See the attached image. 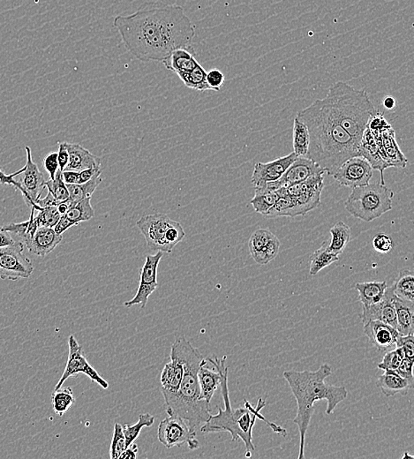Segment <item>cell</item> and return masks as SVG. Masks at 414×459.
I'll use <instances>...</instances> for the list:
<instances>
[{"label": "cell", "mask_w": 414, "mask_h": 459, "mask_svg": "<svg viewBox=\"0 0 414 459\" xmlns=\"http://www.w3.org/2000/svg\"><path fill=\"white\" fill-rule=\"evenodd\" d=\"M113 26L125 47L141 62H163L173 51L192 47L196 25L182 6L147 2L130 15L116 16Z\"/></svg>", "instance_id": "obj_1"}, {"label": "cell", "mask_w": 414, "mask_h": 459, "mask_svg": "<svg viewBox=\"0 0 414 459\" xmlns=\"http://www.w3.org/2000/svg\"><path fill=\"white\" fill-rule=\"evenodd\" d=\"M296 117L309 129L307 157L318 164L329 176L334 175L349 158L361 157L360 142L336 121L325 100H316Z\"/></svg>", "instance_id": "obj_2"}, {"label": "cell", "mask_w": 414, "mask_h": 459, "mask_svg": "<svg viewBox=\"0 0 414 459\" xmlns=\"http://www.w3.org/2000/svg\"><path fill=\"white\" fill-rule=\"evenodd\" d=\"M171 348L180 355L184 365V374L176 391L162 390L166 413L183 419L193 431L200 428L210 416V405L200 399L198 372L208 361L184 337L176 338Z\"/></svg>", "instance_id": "obj_3"}, {"label": "cell", "mask_w": 414, "mask_h": 459, "mask_svg": "<svg viewBox=\"0 0 414 459\" xmlns=\"http://www.w3.org/2000/svg\"><path fill=\"white\" fill-rule=\"evenodd\" d=\"M332 374L331 367L323 364L316 371L296 370L284 371L283 376L291 388L297 401V415L293 422L300 431V451L297 458H305L306 435L315 413V403L320 400L327 401L326 413L329 415L336 406L346 399L348 390L345 387L329 386L325 383L327 377Z\"/></svg>", "instance_id": "obj_4"}, {"label": "cell", "mask_w": 414, "mask_h": 459, "mask_svg": "<svg viewBox=\"0 0 414 459\" xmlns=\"http://www.w3.org/2000/svg\"><path fill=\"white\" fill-rule=\"evenodd\" d=\"M226 358L227 357L224 356L220 360L222 374L220 387H221V393L223 399H224L225 409L218 407V415H210L209 419L200 426V429L205 434L228 432L231 434L232 440L234 442L241 439L245 445V457L250 458L252 452L255 449L253 444V429L257 419L266 422L267 425L275 433L284 436V438L287 435V431L282 426L268 422L261 415V409L266 406V402L263 399H259L257 407H255V408L247 399H245L243 407L232 409L229 397L228 367L225 365Z\"/></svg>", "instance_id": "obj_5"}, {"label": "cell", "mask_w": 414, "mask_h": 459, "mask_svg": "<svg viewBox=\"0 0 414 459\" xmlns=\"http://www.w3.org/2000/svg\"><path fill=\"white\" fill-rule=\"evenodd\" d=\"M323 100L336 121L361 144L370 119L377 112L368 93L338 82L329 88Z\"/></svg>", "instance_id": "obj_6"}, {"label": "cell", "mask_w": 414, "mask_h": 459, "mask_svg": "<svg viewBox=\"0 0 414 459\" xmlns=\"http://www.w3.org/2000/svg\"><path fill=\"white\" fill-rule=\"evenodd\" d=\"M394 192L380 182L352 189L345 203V209L355 218L372 222L393 209Z\"/></svg>", "instance_id": "obj_7"}, {"label": "cell", "mask_w": 414, "mask_h": 459, "mask_svg": "<svg viewBox=\"0 0 414 459\" xmlns=\"http://www.w3.org/2000/svg\"><path fill=\"white\" fill-rule=\"evenodd\" d=\"M21 241L8 247L0 248V279L17 281L28 279L34 272V265L24 253Z\"/></svg>", "instance_id": "obj_8"}, {"label": "cell", "mask_w": 414, "mask_h": 459, "mask_svg": "<svg viewBox=\"0 0 414 459\" xmlns=\"http://www.w3.org/2000/svg\"><path fill=\"white\" fill-rule=\"evenodd\" d=\"M157 438L167 449L180 447L186 444L191 451L200 448L196 432L178 416H169L162 420L157 428Z\"/></svg>", "instance_id": "obj_9"}, {"label": "cell", "mask_w": 414, "mask_h": 459, "mask_svg": "<svg viewBox=\"0 0 414 459\" xmlns=\"http://www.w3.org/2000/svg\"><path fill=\"white\" fill-rule=\"evenodd\" d=\"M69 354L67 362L66 368L63 372L59 381L55 386L54 390L60 389L64 381L70 377H76L79 374H85L93 383H98L103 390L108 389L109 383L100 376L98 372L87 361L84 355L83 348L74 335H71L69 339Z\"/></svg>", "instance_id": "obj_10"}, {"label": "cell", "mask_w": 414, "mask_h": 459, "mask_svg": "<svg viewBox=\"0 0 414 459\" xmlns=\"http://www.w3.org/2000/svg\"><path fill=\"white\" fill-rule=\"evenodd\" d=\"M176 221L166 214H154L142 216L137 222V226L146 240L148 247L152 250L171 254L166 244V236L168 229Z\"/></svg>", "instance_id": "obj_11"}, {"label": "cell", "mask_w": 414, "mask_h": 459, "mask_svg": "<svg viewBox=\"0 0 414 459\" xmlns=\"http://www.w3.org/2000/svg\"><path fill=\"white\" fill-rule=\"evenodd\" d=\"M322 169L315 162L306 157H297L295 161L288 168L286 173L279 180L265 184L263 187H255V192L260 191H275L282 187H288L302 182L309 177L317 174H325Z\"/></svg>", "instance_id": "obj_12"}, {"label": "cell", "mask_w": 414, "mask_h": 459, "mask_svg": "<svg viewBox=\"0 0 414 459\" xmlns=\"http://www.w3.org/2000/svg\"><path fill=\"white\" fill-rule=\"evenodd\" d=\"M25 150L27 153V162H26V166L22 168L21 173L17 175L19 180H15L20 185L19 190L21 191L26 205L32 208L41 198L46 180L44 179V174L38 169L37 164L34 163L32 159L31 148L26 146Z\"/></svg>", "instance_id": "obj_13"}, {"label": "cell", "mask_w": 414, "mask_h": 459, "mask_svg": "<svg viewBox=\"0 0 414 459\" xmlns=\"http://www.w3.org/2000/svg\"><path fill=\"white\" fill-rule=\"evenodd\" d=\"M164 253L157 251L154 255L148 254L141 270L140 284L134 298L124 303L126 308L141 305V309L146 306L148 298L157 289V269Z\"/></svg>", "instance_id": "obj_14"}, {"label": "cell", "mask_w": 414, "mask_h": 459, "mask_svg": "<svg viewBox=\"0 0 414 459\" xmlns=\"http://www.w3.org/2000/svg\"><path fill=\"white\" fill-rule=\"evenodd\" d=\"M339 185L350 187L367 186L373 177V168L362 157L349 158L332 176Z\"/></svg>", "instance_id": "obj_15"}, {"label": "cell", "mask_w": 414, "mask_h": 459, "mask_svg": "<svg viewBox=\"0 0 414 459\" xmlns=\"http://www.w3.org/2000/svg\"><path fill=\"white\" fill-rule=\"evenodd\" d=\"M296 158V155L293 152L288 156L277 158L268 163L255 164L251 177L252 183L255 187H258L279 180Z\"/></svg>", "instance_id": "obj_16"}, {"label": "cell", "mask_w": 414, "mask_h": 459, "mask_svg": "<svg viewBox=\"0 0 414 459\" xmlns=\"http://www.w3.org/2000/svg\"><path fill=\"white\" fill-rule=\"evenodd\" d=\"M363 324L364 334L378 350L386 352L396 348L400 336L397 329L377 320H370Z\"/></svg>", "instance_id": "obj_17"}, {"label": "cell", "mask_w": 414, "mask_h": 459, "mask_svg": "<svg viewBox=\"0 0 414 459\" xmlns=\"http://www.w3.org/2000/svg\"><path fill=\"white\" fill-rule=\"evenodd\" d=\"M394 290L393 286L385 291L384 296L379 302L374 304L370 308L363 309L361 315L362 322L365 323L370 320H377L387 323L393 328L397 329V315L394 306Z\"/></svg>", "instance_id": "obj_18"}, {"label": "cell", "mask_w": 414, "mask_h": 459, "mask_svg": "<svg viewBox=\"0 0 414 459\" xmlns=\"http://www.w3.org/2000/svg\"><path fill=\"white\" fill-rule=\"evenodd\" d=\"M207 361L213 365V368L207 367V363L200 367L198 372L200 399L210 405L212 397L221 383L222 374L220 360L218 357L209 358Z\"/></svg>", "instance_id": "obj_19"}, {"label": "cell", "mask_w": 414, "mask_h": 459, "mask_svg": "<svg viewBox=\"0 0 414 459\" xmlns=\"http://www.w3.org/2000/svg\"><path fill=\"white\" fill-rule=\"evenodd\" d=\"M62 235L56 234L53 228L40 226L32 240L26 245L31 254L44 257L53 252L62 241Z\"/></svg>", "instance_id": "obj_20"}, {"label": "cell", "mask_w": 414, "mask_h": 459, "mask_svg": "<svg viewBox=\"0 0 414 459\" xmlns=\"http://www.w3.org/2000/svg\"><path fill=\"white\" fill-rule=\"evenodd\" d=\"M67 148L69 151V161L64 171H82L89 168L101 166V159L94 156L92 153L77 144L67 142Z\"/></svg>", "instance_id": "obj_21"}, {"label": "cell", "mask_w": 414, "mask_h": 459, "mask_svg": "<svg viewBox=\"0 0 414 459\" xmlns=\"http://www.w3.org/2000/svg\"><path fill=\"white\" fill-rule=\"evenodd\" d=\"M184 374L183 361L178 352L171 348V361L161 374V390L176 391L179 389Z\"/></svg>", "instance_id": "obj_22"}, {"label": "cell", "mask_w": 414, "mask_h": 459, "mask_svg": "<svg viewBox=\"0 0 414 459\" xmlns=\"http://www.w3.org/2000/svg\"><path fill=\"white\" fill-rule=\"evenodd\" d=\"M361 157H364L370 163L373 170H377L381 173V184L384 185L383 171L389 168L386 162L380 156L377 145L375 144L373 132L370 128L365 129L361 141Z\"/></svg>", "instance_id": "obj_23"}, {"label": "cell", "mask_w": 414, "mask_h": 459, "mask_svg": "<svg viewBox=\"0 0 414 459\" xmlns=\"http://www.w3.org/2000/svg\"><path fill=\"white\" fill-rule=\"evenodd\" d=\"M196 57L193 47L180 48L173 51L162 63L166 69L174 73L189 72L200 64Z\"/></svg>", "instance_id": "obj_24"}, {"label": "cell", "mask_w": 414, "mask_h": 459, "mask_svg": "<svg viewBox=\"0 0 414 459\" xmlns=\"http://www.w3.org/2000/svg\"><path fill=\"white\" fill-rule=\"evenodd\" d=\"M323 187L307 191L302 195L292 197L293 206L284 212V216L296 218V216L306 215L321 205V196Z\"/></svg>", "instance_id": "obj_25"}, {"label": "cell", "mask_w": 414, "mask_h": 459, "mask_svg": "<svg viewBox=\"0 0 414 459\" xmlns=\"http://www.w3.org/2000/svg\"><path fill=\"white\" fill-rule=\"evenodd\" d=\"M397 315V331L401 336L413 335L414 302L394 296Z\"/></svg>", "instance_id": "obj_26"}, {"label": "cell", "mask_w": 414, "mask_h": 459, "mask_svg": "<svg viewBox=\"0 0 414 459\" xmlns=\"http://www.w3.org/2000/svg\"><path fill=\"white\" fill-rule=\"evenodd\" d=\"M377 386L383 395L390 397L400 394L406 396L413 386L409 381L401 377L397 372L387 370L378 377Z\"/></svg>", "instance_id": "obj_27"}, {"label": "cell", "mask_w": 414, "mask_h": 459, "mask_svg": "<svg viewBox=\"0 0 414 459\" xmlns=\"http://www.w3.org/2000/svg\"><path fill=\"white\" fill-rule=\"evenodd\" d=\"M381 141L384 147L385 153L387 156V163L390 167L404 168L406 167L408 160L404 157L401 151L399 144L396 141V135L393 127L381 131Z\"/></svg>", "instance_id": "obj_28"}, {"label": "cell", "mask_w": 414, "mask_h": 459, "mask_svg": "<svg viewBox=\"0 0 414 459\" xmlns=\"http://www.w3.org/2000/svg\"><path fill=\"white\" fill-rule=\"evenodd\" d=\"M386 281H372V282L357 283L354 288L358 291L359 300L363 309L370 308L374 304L379 302L387 289Z\"/></svg>", "instance_id": "obj_29"}, {"label": "cell", "mask_w": 414, "mask_h": 459, "mask_svg": "<svg viewBox=\"0 0 414 459\" xmlns=\"http://www.w3.org/2000/svg\"><path fill=\"white\" fill-rule=\"evenodd\" d=\"M329 232L331 234V241L327 244V250L339 257L351 240L350 226L345 224L344 222H338L329 230Z\"/></svg>", "instance_id": "obj_30"}, {"label": "cell", "mask_w": 414, "mask_h": 459, "mask_svg": "<svg viewBox=\"0 0 414 459\" xmlns=\"http://www.w3.org/2000/svg\"><path fill=\"white\" fill-rule=\"evenodd\" d=\"M177 74L187 88L195 89L200 92L212 90L209 84L207 83L206 70L203 69L200 64L192 71H189V72H180L177 73Z\"/></svg>", "instance_id": "obj_31"}, {"label": "cell", "mask_w": 414, "mask_h": 459, "mask_svg": "<svg viewBox=\"0 0 414 459\" xmlns=\"http://www.w3.org/2000/svg\"><path fill=\"white\" fill-rule=\"evenodd\" d=\"M394 293L401 299L414 302V274L413 270L404 269L393 284Z\"/></svg>", "instance_id": "obj_32"}, {"label": "cell", "mask_w": 414, "mask_h": 459, "mask_svg": "<svg viewBox=\"0 0 414 459\" xmlns=\"http://www.w3.org/2000/svg\"><path fill=\"white\" fill-rule=\"evenodd\" d=\"M327 244L328 243L325 242L318 250L313 252L311 258H310V276H316L320 271L339 260L338 255L332 254L327 250Z\"/></svg>", "instance_id": "obj_33"}, {"label": "cell", "mask_w": 414, "mask_h": 459, "mask_svg": "<svg viewBox=\"0 0 414 459\" xmlns=\"http://www.w3.org/2000/svg\"><path fill=\"white\" fill-rule=\"evenodd\" d=\"M293 152L297 157H306L309 146V132L307 125L297 117L293 123Z\"/></svg>", "instance_id": "obj_34"}, {"label": "cell", "mask_w": 414, "mask_h": 459, "mask_svg": "<svg viewBox=\"0 0 414 459\" xmlns=\"http://www.w3.org/2000/svg\"><path fill=\"white\" fill-rule=\"evenodd\" d=\"M102 181L101 175H98L94 177L92 180H90L86 183L74 184V185L66 184L69 192V199L74 203H76L80 202V200L92 197L94 192L98 189L100 184L102 183Z\"/></svg>", "instance_id": "obj_35"}, {"label": "cell", "mask_w": 414, "mask_h": 459, "mask_svg": "<svg viewBox=\"0 0 414 459\" xmlns=\"http://www.w3.org/2000/svg\"><path fill=\"white\" fill-rule=\"evenodd\" d=\"M90 200H92V197L74 203L72 208L64 216L76 225H78L82 222L89 221L95 216V211H94Z\"/></svg>", "instance_id": "obj_36"}, {"label": "cell", "mask_w": 414, "mask_h": 459, "mask_svg": "<svg viewBox=\"0 0 414 459\" xmlns=\"http://www.w3.org/2000/svg\"><path fill=\"white\" fill-rule=\"evenodd\" d=\"M54 413L62 417L76 403L73 390L70 387L54 390L51 395Z\"/></svg>", "instance_id": "obj_37"}, {"label": "cell", "mask_w": 414, "mask_h": 459, "mask_svg": "<svg viewBox=\"0 0 414 459\" xmlns=\"http://www.w3.org/2000/svg\"><path fill=\"white\" fill-rule=\"evenodd\" d=\"M154 422L155 417L153 415H150V413H144V415H139L138 422L135 424L122 426L126 438V446L128 447V446L134 444L135 440L140 435L141 429L146 428V426H151L154 424Z\"/></svg>", "instance_id": "obj_38"}, {"label": "cell", "mask_w": 414, "mask_h": 459, "mask_svg": "<svg viewBox=\"0 0 414 459\" xmlns=\"http://www.w3.org/2000/svg\"><path fill=\"white\" fill-rule=\"evenodd\" d=\"M255 193L254 198L250 200V203L253 206L255 211L263 216L266 214L268 209L280 198L277 190L260 191V192Z\"/></svg>", "instance_id": "obj_39"}, {"label": "cell", "mask_w": 414, "mask_h": 459, "mask_svg": "<svg viewBox=\"0 0 414 459\" xmlns=\"http://www.w3.org/2000/svg\"><path fill=\"white\" fill-rule=\"evenodd\" d=\"M323 180H325L323 174H317V175L309 177V179L302 181V182L286 187V192L288 196L296 197L302 195L307 191L325 187V181Z\"/></svg>", "instance_id": "obj_40"}, {"label": "cell", "mask_w": 414, "mask_h": 459, "mask_svg": "<svg viewBox=\"0 0 414 459\" xmlns=\"http://www.w3.org/2000/svg\"><path fill=\"white\" fill-rule=\"evenodd\" d=\"M280 245V241L278 240L276 236L273 235L270 240L268 241V243L265 245L263 250L252 254L251 257L258 264H268L277 257L278 252H279Z\"/></svg>", "instance_id": "obj_41"}, {"label": "cell", "mask_w": 414, "mask_h": 459, "mask_svg": "<svg viewBox=\"0 0 414 459\" xmlns=\"http://www.w3.org/2000/svg\"><path fill=\"white\" fill-rule=\"evenodd\" d=\"M45 187H47L48 192L51 193L58 205L69 198V189L63 181L62 171L60 170L53 180H50L45 182Z\"/></svg>", "instance_id": "obj_42"}, {"label": "cell", "mask_w": 414, "mask_h": 459, "mask_svg": "<svg viewBox=\"0 0 414 459\" xmlns=\"http://www.w3.org/2000/svg\"><path fill=\"white\" fill-rule=\"evenodd\" d=\"M38 214L35 216L37 220L38 226H44V227L53 228L57 223L60 219V213L58 210L57 206H48L44 208H40Z\"/></svg>", "instance_id": "obj_43"}, {"label": "cell", "mask_w": 414, "mask_h": 459, "mask_svg": "<svg viewBox=\"0 0 414 459\" xmlns=\"http://www.w3.org/2000/svg\"><path fill=\"white\" fill-rule=\"evenodd\" d=\"M126 448H127V446H126V438L122 426L119 423H116L114 431H113L111 448H110L111 458L119 459Z\"/></svg>", "instance_id": "obj_44"}, {"label": "cell", "mask_w": 414, "mask_h": 459, "mask_svg": "<svg viewBox=\"0 0 414 459\" xmlns=\"http://www.w3.org/2000/svg\"><path fill=\"white\" fill-rule=\"evenodd\" d=\"M404 358V352L400 348L396 347L393 350L386 352L384 354L383 361L377 365L378 368L381 370L395 371L399 367L401 361Z\"/></svg>", "instance_id": "obj_45"}, {"label": "cell", "mask_w": 414, "mask_h": 459, "mask_svg": "<svg viewBox=\"0 0 414 459\" xmlns=\"http://www.w3.org/2000/svg\"><path fill=\"white\" fill-rule=\"evenodd\" d=\"M273 235V232L267 229L257 230L249 240V251H250L251 255L263 250Z\"/></svg>", "instance_id": "obj_46"}, {"label": "cell", "mask_w": 414, "mask_h": 459, "mask_svg": "<svg viewBox=\"0 0 414 459\" xmlns=\"http://www.w3.org/2000/svg\"><path fill=\"white\" fill-rule=\"evenodd\" d=\"M292 206V197H281V198L278 199L277 202L268 209V211L264 215V216L268 218H279V216H284V212Z\"/></svg>", "instance_id": "obj_47"}, {"label": "cell", "mask_w": 414, "mask_h": 459, "mask_svg": "<svg viewBox=\"0 0 414 459\" xmlns=\"http://www.w3.org/2000/svg\"><path fill=\"white\" fill-rule=\"evenodd\" d=\"M372 245L377 253L386 254L393 250L394 243L389 235L378 234L372 240Z\"/></svg>", "instance_id": "obj_48"}, {"label": "cell", "mask_w": 414, "mask_h": 459, "mask_svg": "<svg viewBox=\"0 0 414 459\" xmlns=\"http://www.w3.org/2000/svg\"><path fill=\"white\" fill-rule=\"evenodd\" d=\"M206 80L207 83L209 84L210 89L213 92H220V89L224 86L225 77L221 71L212 69L209 73H207Z\"/></svg>", "instance_id": "obj_49"}, {"label": "cell", "mask_w": 414, "mask_h": 459, "mask_svg": "<svg viewBox=\"0 0 414 459\" xmlns=\"http://www.w3.org/2000/svg\"><path fill=\"white\" fill-rule=\"evenodd\" d=\"M396 347L403 351L404 357L414 358L413 335L399 336L396 343Z\"/></svg>", "instance_id": "obj_50"}, {"label": "cell", "mask_w": 414, "mask_h": 459, "mask_svg": "<svg viewBox=\"0 0 414 459\" xmlns=\"http://www.w3.org/2000/svg\"><path fill=\"white\" fill-rule=\"evenodd\" d=\"M413 362L414 358L404 357L399 367L395 370L401 377L408 381L412 386H413Z\"/></svg>", "instance_id": "obj_51"}, {"label": "cell", "mask_w": 414, "mask_h": 459, "mask_svg": "<svg viewBox=\"0 0 414 459\" xmlns=\"http://www.w3.org/2000/svg\"><path fill=\"white\" fill-rule=\"evenodd\" d=\"M44 166L48 174H49L50 180H53L58 171L60 170L58 152H51V153L47 155L44 159Z\"/></svg>", "instance_id": "obj_52"}, {"label": "cell", "mask_w": 414, "mask_h": 459, "mask_svg": "<svg viewBox=\"0 0 414 459\" xmlns=\"http://www.w3.org/2000/svg\"><path fill=\"white\" fill-rule=\"evenodd\" d=\"M390 127L391 125L387 122L386 119L384 118L383 112L375 113L370 119V121H368L367 125V128H370L371 131L377 132L383 131L384 129Z\"/></svg>", "instance_id": "obj_53"}, {"label": "cell", "mask_w": 414, "mask_h": 459, "mask_svg": "<svg viewBox=\"0 0 414 459\" xmlns=\"http://www.w3.org/2000/svg\"><path fill=\"white\" fill-rule=\"evenodd\" d=\"M67 141L59 142V152H58V162H59L60 171H64L69 161V151L67 148Z\"/></svg>", "instance_id": "obj_54"}, {"label": "cell", "mask_w": 414, "mask_h": 459, "mask_svg": "<svg viewBox=\"0 0 414 459\" xmlns=\"http://www.w3.org/2000/svg\"><path fill=\"white\" fill-rule=\"evenodd\" d=\"M80 173V184H83L88 182L90 180H92L94 177L101 175L102 174V167H96V168H89V169H85L82 171H79Z\"/></svg>", "instance_id": "obj_55"}, {"label": "cell", "mask_w": 414, "mask_h": 459, "mask_svg": "<svg viewBox=\"0 0 414 459\" xmlns=\"http://www.w3.org/2000/svg\"><path fill=\"white\" fill-rule=\"evenodd\" d=\"M21 173V169L16 171L15 173L10 174V175H6L4 171L1 170V167H0V182H1L3 185H11L14 187L15 189L19 190L20 185H19L17 181L15 180V177L19 175Z\"/></svg>", "instance_id": "obj_56"}, {"label": "cell", "mask_w": 414, "mask_h": 459, "mask_svg": "<svg viewBox=\"0 0 414 459\" xmlns=\"http://www.w3.org/2000/svg\"><path fill=\"white\" fill-rule=\"evenodd\" d=\"M73 226H76L74 225V223L71 221L66 216L62 215L60 216L59 222L57 223V225L54 226V231L56 232V234L62 235L64 232L67 231Z\"/></svg>", "instance_id": "obj_57"}, {"label": "cell", "mask_w": 414, "mask_h": 459, "mask_svg": "<svg viewBox=\"0 0 414 459\" xmlns=\"http://www.w3.org/2000/svg\"><path fill=\"white\" fill-rule=\"evenodd\" d=\"M18 241L12 237L10 232L6 231L3 226H0V248L15 245Z\"/></svg>", "instance_id": "obj_58"}, {"label": "cell", "mask_w": 414, "mask_h": 459, "mask_svg": "<svg viewBox=\"0 0 414 459\" xmlns=\"http://www.w3.org/2000/svg\"><path fill=\"white\" fill-rule=\"evenodd\" d=\"M62 179L64 184H69V185H74V184H80L79 171H63Z\"/></svg>", "instance_id": "obj_59"}, {"label": "cell", "mask_w": 414, "mask_h": 459, "mask_svg": "<svg viewBox=\"0 0 414 459\" xmlns=\"http://www.w3.org/2000/svg\"><path fill=\"white\" fill-rule=\"evenodd\" d=\"M138 457V446L135 444H132L130 446L125 449L124 452L121 454L119 459H137Z\"/></svg>", "instance_id": "obj_60"}, {"label": "cell", "mask_w": 414, "mask_h": 459, "mask_svg": "<svg viewBox=\"0 0 414 459\" xmlns=\"http://www.w3.org/2000/svg\"><path fill=\"white\" fill-rule=\"evenodd\" d=\"M74 205V203L69 198L64 200V202L59 203V205H57L58 210H59V212L60 213V215H64L69 210L72 208V207Z\"/></svg>", "instance_id": "obj_61"}, {"label": "cell", "mask_w": 414, "mask_h": 459, "mask_svg": "<svg viewBox=\"0 0 414 459\" xmlns=\"http://www.w3.org/2000/svg\"><path fill=\"white\" fill-rule=\"evenodd\" d=\"M383 105L385 109L393 111L397 107V101L393 96H387L383 99Z\"/></svg>", "instance_id": "obj_62"}, {"label": "cell", "mask_w": 414, "mask_h": 459, "mask_svg": "<svg viewBox=\"0 0 414 459\" xmlns=\"http://www.w3.org/2000/svg\"><path fill=\"white\" fill-rule=\"evenodd\" d=\"M406 458L413 459L414 457H413V456H412V455H409L408 452H404V455L403 459H406Z\"/></svg>", "instance_id": "obj_63"}]
</instances>
